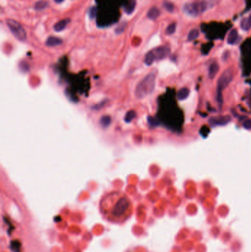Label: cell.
I'll use <instances>...</instances> for the list:
<instances>
[{
  "label": "cell",
  "mask_w": 251,
  "mask_h": 252,
  "mask_svg": "<svg viewBox=\"0 0 251 252\" xmlns=\"http://www.w3.org/2000/svg\"><path fill=\"white\" fill-rule=\"evenodd\" d=\"M101 210L108 221L120 223L130 216L131 203L125 195L112 194L102 201Z\"/></svg>",
  "instance_id": "cell-1"
},
{
  "label": "cell",
  "mask_w": 251,
  "mask_h": 252,
  "mask_svg": "<svg viewBox=\"0 0 251 252\" xmlns=\"http://www.w3.org/2000/svg\"><path fill=\"white\" fill-rule=\"evenodd\" d=\"M156 74L150 72L145 77L135 88V94L138 98H144L147 95L151 94L155 85Z\"/></svg>",
  "instance_id": "cell-2"
},
{
  "label": "cell",
  "mask_w": 251,
  "mask_h": 252,
  "mask_svg": "<svg viewBox=\"0 0 251 252\" xmlns=\"http://www.w3.org/2000/svg\"><path fill=\"white\" fill-rule=\"evenodd\" d=\"M233 70L232 68L227 69L222 72L217 81V100L219 108H222L223 104L222 91L233 81Z\"/></svg>",
  "instance_id": "cell-3"
},
{
  "label": "cell",
  "mask_w": 251,
  "mask_h": 252,
  "mask_svg": "<svg viewBox=\"0 0 251 252\" xmlns=\"http://www.w3.org/2000/svg\"><path fill=\"white\" fill-rule=\"evenodd\" d=\"M208 4L206 0H198L190 4L184 5L183 10L191 16H198L204 12L208 8Z\"/></svg>",
  "instance_id": "cell-4"
},
{
  "label": "cell",
  "mask_w": 251,
  "mask_h": 252,
  "mask_svg": "<svg viewBox=\"0 0 251 252\" xmlns=\"http://www.w3.org/2000/svg\"><path fill=\"white\" fill-rule=\"evenodd\" d=\"M6 24L13 35L18 40L21 41V42H25L27 38V34H26L25 30L24 29V27L19 22L12 19V18H7L6 19Z\"/></svg>",
  "instance_id": "cell-5"
},
{
  "label": "cell",
  "mask_w": 251,
  "mask_h": 252,
  "mask_svg": "<svg viewBox=\"0 0 251 252\" xmlns=\"http://www.w3.org/2000/svg\"><path fill=\"white\" fill-rule=\"evenodd\" d=\"M152 54H153L155 60H161L165 58L170 53V48L168 46H159V47L155 48V49L151 50Z\"/></svg>",
  "instance_id": "cell-6"
},
{
  "label": "cell",
  "mask_w": 251,
  "mask_h": 252,
  "mask_svg": "<svg viewBox=\"0 0 251 252\" xmlns=\"http://www.w3.org/2000/svg\"><path fill=\"white\" fill-rule=\"evenodd\" d=\"M231 120L230 116H218V117H211L209 119V122L212 126H226Z\"/></svg>",
  "instance_id": "cell-7"
},
{
  "label": "cell",
  "mask_w": 251,
  "mask_h": 252,
  "mask_svg": "<svg viewBox=\"0 0 251 252\" xmlns=\"http://www.w3.org/2000/svg\"><path fill=\"white\" fill-rule=\"evenodd\" d=\"M71 20L70 18H65V19H62L61 21L57 22L55 25H54L53 29L55 32H61L66 28V26L70 23Z\"/></svg>",
  "instance_id": "cell-8"
},
{
  "label": "cell",
  "mask_w": 251,
  "mask_h": 252,
  "mask_svg": "<svg viewBox=\"0 0 251 252\" xmlns=\"http://www.w3.org/2000/svg\"><path fill=\"white\" fill-rule=\"evenodd\" d=\"M63 43L62 39L57 37L55 36H50L46 39V45L48 46H56L61 45Z\"/></svg>",
  "instance_id": "cell-9"
},
{
  "label": "cell",
  "mask_w": 251,
  "mask_h": 252,
  "mask_svg": "<svg viewBox=\"0 0 251 252\" xmlns=\"http://www.w3.org/2000/svg\"><path fill=\"white\" fill-rule=\"evenodd\" d=\"M219 70V66L218 65V63L214 62L211 63L209 66V77L211 80H213L214 78H215V76L217 75V74L218 73Z\"/></svg>",
  "instance_id": "cell-10"
},
{
  "label": "cell",
  "mask_w": 251,
  "mask_h": 252,
  "mask_svg": "<svg viewBox=\"0 0 251 252\" xmlns=\"http://www.w3.org/2000/svg\"><path fill=\"white\" fill-rule=\"evenodd\" d=\"M160 14H161V12H160V10L158 7H152V8H150L149 10L147 16V18H150V19L155 20L160 16Z\"/></svg>",
  "instance_id": "cell-11"
},
{
  "label": "cell",
  "mask_w": 251,
  "mask_h": 252,
  "mask_svg": "<svg viewBox=\"0 0 251 252\" xmlns=\"http://www.w3.org/2000/svg\"><path fill=\"white\" fill-rule=\"evenodd\" d=\"M238 38V32L237 29H233L230 32L228 35L227 38V42L228 44H235Z\"/></svg>",
  "instance_id": "cell-12"
},
{
  "label": "cell",
  "mask_w": 251,
  "mask_h": 252,
  "mask_svg": "<svg viewBox=\"0 0 251 252\" xmlns=\"http://www.w3.org/2000/svg\"><path fill=\"white\" fill-rule=\"evenodd\" d=\"M240 26L241 29L244 30L248 31L251 28V15L248 16V17H245L241 21Z\"/></svg>",
  "instance_id": "cell-13"
},
{
  "label": "cell",
  "mask_w": 251,
  "mask_h": 252,
  "mask_svg": "<svg viewBox=\"0 0 251 252\" xmlns=\"http://www.w3.org/2000/svg\"><path fill=\"white\" fill-rule=\"evenodd\" d=\"M189 89L188 88H182L180 89L178 93V98L179 100H186L189 95Z\"/></svg>",
  "instance_id": "cell-14"
},
{
  "label": "cell",
  "mask_w": 251,
  "mask_h": 252,
  "mask_svg": "<svg viewBox=\"0 0 251 252\" xmlns=\"http://www.w3.org/2000/svg\"><path fill=\"white\" fill-rule=\"evenodd\" d=\"M135 5H136V0H130V2L124 7V11L127 14H131L135 10Z\"/></svg>",
  "instance_id": "cell-15"
},
{
  "label": "cell",
  "mask_w": 251,
  "mask_h": 252,
  "mask_svg": "<svg viewBox=\"0 0 251 252\" xmlns=\"http://www.w3.org/2000/svg\"><path fill=\"white\" fill-rule=\"evenodd\" d=\"M199 34H200V32H199L198 29H197V28L192 29L188 35V41H189V42L194 41V39H196L199 36Z\"/></svg>",
  "instance_id": "cell-16"
},
{
  "label": "cell",
  "mask_w": 251,
  "mask_h": 252,
  "mask_svg": "<svg viewBox=\"0 0 251 252\" xmlns=\"http://www.w3.org/2000/svg\"><path fill=\"white\" fill-rule=\"evenodd\" d=\"M48 6V2L45 0H40L35 4V9L37 10H41Z\"/></svg>",
  "instance_id": "cell-17"
},
{
  "label": "cell",
  "mask_w": 251,
  "mask_h": 252,
  "mask_svg": "<svg viewBox=\"0 0 251 252\" xmlns=\"http://www.w3.org/2000/svg\"><path fill=\"white\" fill-rule=\"evenodd\" d=\"M111 122V117H108V116H104L100 119V124L103 128H106V127L108 126Z\"/></svg>",
  "instance_id": "cell-18"
},
{
  "label": "cell",
  "mask_w": 251,
  "mask_h": 252,
  "mask_svg": "<svg viewBox=\"0 0 251 252\" xmlns=\"http://www.w3.org/2000/svg\"><path fill=\"white\" fill-rule=\"evenodd\" d=\"M175 30H176V23L173 22V23L170 24V25L167 27L165 33H166L167 35H172V34H173L175 32Z\"/></svg>",
  "instance_id": "cell-19"
},
{
  "label": "cell",
  "mask_w": 251,
  "mask_h": 252,
  "mask_svg": "<svg viewBox=\"0 0 251 252\" xmlns=\"http://www.w3.org/2000/svg\"><path fill=\"white\" fill-rule=\"evenodd\" d=\"M135 117V113L134 111H128L126 114L125 117H124V119H125V122H131V120Z\"/></svg>",
  "instance_id": "cell-20"
},
{
  "label": "cell",
  "mask_w": 251,
  "mask_h": 252,
  "mask_svg": "<svg viewBox=\"0 0 251 252\" xmlns=\"http://www.w3.org/2000/svg\"><path fill=\"white\" fill-rule=\"evenodd\" d=\"M126 26H127V23H126V22H122V24H120V25L116 28V30H115L116 34H120V33H123Z\"/></svg>",
  "instance_id": "cell-21"
},
{
  "label": "cell",
  "mask_w": 251,
  "mask_h": 252,
  "mask_svg": "<svg viewBox=\"0 0 251 252\" xmlns=\"http://www.w3.org/2000/svg\"><path fill=\"white\" fill-rule=\"evenodd\" d=\"M163 6H164L165 8H166L167 10H168L169 12H172L174 10V5L172 3L169 2H166L163 4Z\"/></svg>",
  "instance_id": "cell-22"
},
{
  "label": "cell",
  "mask_w": 251,
  "mask_h": 252,
  "mask_svg": "<svg viewBox=\"0 0 251 252\" xmlns=\"http://www.w3.org/2000/svg\"><path fill=\"white\" fill-rule=\"evenodd\" d=\"M88 14H89V16H90L91 18H95L96 14V7H92V8L89 10Z\"/></svg>",
  "instance_id": "cell-23"
},
{
  "label": "cell",
  "mask_w": 251,
  "mask_h": 252,
  "mask_svg": "<svg viewBox=\"0 0 251 252\" xmlns=\"http://www.w3.org/2000/svg\"><path fill=\"white\" fill-rule=\"evenodd\" d=\"M243 127L245 129H251V119H248L244 122Z\"/></svg>",
  "instance_id": "cell-24"
},
{
  "label": "cell",
  "mask_w": 251,
  "mask_h": 252,
  "mask_svg": "<svg viewBox=\"0 0 251 252\" xmlns=\"http://www.w3.org/2000/svg\"><path fill=\"white\" fill-rule=\"evenodd\" d=\"M15 248L16 249V251H18V249H19V242H13L12 243H11V249L13 250H15Z\"/></svg>",
  "instance_id": "cell-25"
},
{
  "label": "cell",
  "mask_w": 251,
  "mask_h": 252,
  "mask_svg": "<svg viewBox=\"0 0 251 252\" xmlns=\"http://www.w3.org/2000/svg\"><path fill=\"white\" fill-rule=\"evenodd\" d=\"M56 3H61L64 1V0H54Z\"/></svg>",
  "instance_id": "cell-26"
}]
</instances>
